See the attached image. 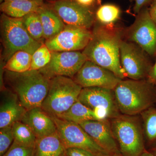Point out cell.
<instances>
[{
  "label": "cell",
  "mask_w": 156,
  "mask_h": 156,
  "mask_svg": "<svg viewBox=\"0 0 156 156\" xmlns=\"http://www.w3.org/2000/svg\"><path fill=\"white\" fill-rule=\"evenodd\" d=\"M92 32V38L82 52L88 60L123 80L126 75L120 60V35L104 27H96Z\"/></svg>",
  "instance_id": "cell-1"
},
{
  "label": "cell",
  "mask_w": 156,
  "mask_h": 156,
  "mask_svg": "<svg viewBox=\"0 0 156 156\" xmlns=\"http://www.w3.org/2000/svg\"><path fill=\"white\" fill-rule=\"evenodd\" d=\"M6 83L27 110L41 107L50 87V78L40 70L23 73L5 70Z\"/></svg>",
  "instance_id": "cell-2"
},
{
  "label": "cell",
  "mask_w": 156,
  "mask_h": 156,
  "mask_svg": "<svg viewBox=\"0 0 156 156\" xmlns=\"http://www.w3.org/2000/svg\"><path fill=\"white\" fill-rule=\"evenodd\" d=\"M154 85L145 80H122L114 89L120 112L136 115L156 103Z\"/></svg>",
  "instance_id": "cell-3"
},
{
  "label": "cell",
  "mask_w": 156,
  "mask_h": 156,
  "mask_svg": "<svg viewBox=\"0 0 156 156\" xmlns=\"http://www.w3.org/2000/svg\"><path fill=\"white\" fill-rule=\"evenodd\" d=\"M110 120L113 134L122 155H141L145 149L143 127L139 117L121 114Z\"/></svg>",
  "instance_id": "cell-4"
},
{
  "label": "cell",
  "mask_w": 156,
  "mask_h": 156,
  "mask_svg": "<svg viewBox=\"0 0 156 156\" xmlns=\"http://www.w3.org/2000/svg\"><path fill=\"white\" fill-rule=\"evenodd\" d=\"M1 30L3 56L6 62L17 51H25L32 55L43 44L31 37L22 18H13L2 14Z\"/></svg>",
  "instance_id": "cell-5"
},
{
  "label": "cell",
  "mask_w": 156,
  "mask_h": 156,
  "mask_svg": "<svg viewBox=\"0 0 156 156\" xmlns=\"http://www.w3.org/2000/svg\"><path fill=\"white\" fill-rule=\"evenodd\" d=\"M82 88L72 78L56 76L51 78L41 108L51 116L58 117L78 100Z\"/></svg>",
  "instance_id": "cell-6"
},
{
  "label": "cell",
  "mask_w": 156,
  "mask_h": 156,
  "mask_svg": "<svg viewBox=\"0 0 156 156\" xmlns=\"http://www.w3.org/2000/svg\"><path fill=\"white\" fill-rule=\"evenodd\" d=\"M52 117L56 124L57 132L65 149L77 147L92 152L96 156L108 154L99 146L79 124Z\"/></svg>",
  "instance_id": "cell-7"
},
{
  "label": "cell",
  "mask_w": 156,
  "mask_h": 156,
  "mask_svg": "<svg viewBox=\"0 0 156 156\" xmlns=\"http://www.w3.org/2000/svg\"><path fill=\"white\" fill-rule=\"evenodd\" d=\"M51 55L50 63L39 70L50 79L56 76L73 79L88 60L83 52L79 51L51 52Z\"/></svg>",
  "instance_id": "cell-8"
},
{
  "label": "cell",
  "mask_w": 156,
  "mask_h": 156,
  "mask_svg": "<svg viewBox=\"0 0 156 156\" xmlns=\"http://www.w3.org/2000/svg\"><path fill=\"white\" fill-rule=\"evenodd\" d=\"M128 39L151 56L156 54V24L149 9H142L128 32Z\"/></svg>",
  "instance_id": "cell-9"
},
{
  "label": "cell",
  "mask_w": 156,
  "mask_h": 156,
  "mask_svg": "<svg viewBox=\"0 0 156 156\" xmlns=\"http://www.w3.org/2000/svg\"><path fill=\"white\" fill-rule=\"evenodd\" d=\"M92 37L89 29L66 25L63 30L45 44L51 52L80 51L84 50Z\"/></svg>",
  "instance_id": "cell-10"
},
{
  "label": "cell",
  "mask_w": 156,
  "mask_h": 156,
  "mask_svg": "<svg viewBox=\"0 0 156 156\" xmlns=\"http://www.w3.org/2000/svg\"><path fill=\"white\" fill-rule=\"evenodd\" d=\"M51 7L65 25L89 29L95 21V14L90 7L76 0H56Z\"/></svg>",
  "instance_id": "cell-11"
},
{
  "label": "cell",
  "mask_w": 156,
  "mask_h": 156,
  "mask_svg": "<svg viewBox=\"0 0 156 156\" xmlns=\"http://www.w3.org/2000/svg\"><path fill=\"white\" fill-rule=\"evenodd\" d=\"M73 79L83 88L98 87L112 90L122 80L111 71L89 60Z\"/></svg>",
  "instance_id": "cell-12"
},
{
  "label": "cell",
  "mask_w": 156,
  "mask_h": 156,
  "mask_svg": "<svg viewBox=\"0 0 156 156\" xmlns=\"http://www.w3.org/2000/svg\"><path fill=\"white\" fill-rule=\"evenodd\" d=\"M120 56L126 76L134 80L147 77L151 66L141 50L134 44L121 40Z\"/></svg>",
  "instance_id": "cell-13"
},
{
  "label": "cell",
  "mask_w": 156,
  "mask_h": 156,
  "mask_svg": "<svg viewBox=\"0 0 156 156\" xmlns=\"http://www.w3.org/2000/svg\"><path fill=\"white\" fill-rule=\"evenodd\" d=\"M78 100L92 110H105L108 112L110 119L121 114L112 89L98 87L83 88Z\"/></svg>",
  "instance_id": "cell-14"
},
{
  "label": "cell",
  "mask_w": 156,
  "mask_h": 156,
  "mask_svg": "<svg viewBox=\"0 0 156 156\" xmlns=\"http://www.w3.org/2000/svg\"><path fill=\"white\" fill-rule=\"evenodd\" d=\"M79 124L99 146L109 153H120L112 131L110 119L88 120Z\"/></svg>",
  "instance_id": "cell-15"
},
{
  "label": "cell",
  "mask_w": 156,
  "mask_h": 156,
  "mask_svg": "<svg viewBox=\"0 0 156 156\" xmlns=\"http://www.w3.org/2000/svg\"><path fill=\"white\" fill-rule=\"evenodd\" d=\"M21 122L30 127L37 139L57 132V128L52 117L41 107L27 111Z\"/></svg>",
  "instance_id": "cell-16"
},
{
  "label": "cell",
  "mask_w": 156,
  "mask_h": 156,
  "mask_svg": "<svg viewBox=\"0 0 156 156\" xmlns=\"http://www.w3.org/2000/svg\"><path fill=\"white\" fill-rule=\"evenodd\" d=\"M5 97L0 107V128L21 121L27 111L13 92Z\"/></svg>",
  "instance_id": "cell-17"
},
{
  "label": "cell",
  "mask_w": 156,
  "mask_h": 156,
  "mask_svg": "<svg viewBox=\"0 0 156 156\" xmlns=\"http://www.w3.org/2000/svg\"><path fill=\"white\" fill-rule=\"evenodd\" d=\"M44 5V0L6 1L1 3L3 14L15 18H23L32 12H37Z\"/></svg>",
  "instance_id": "cell-18"
},
{
  "label": "cell",
  "mask_w": 156,
  "mask_h": 156,
  "mask_svg": "<svg viewBox=\"0 0 156 156\" xmlns=\"http://www.w3.org/2000/svg\"><path fill=\"white\" fill-rule=\"evenodd\" d=\"M41 19L44 30V38L46 40L53 37L65 27L52 7L44 4L37 11Z\"/></svg>",
  "instance_id": "cell-19"
},
{
  "label": "cell",
  "mask_w": 156,
  "mask_h": 156,
  "mask_svg": "<svg viewBox=\"0 0 156 156\" xmlns=\"http://www.w3.org/2000/svg\"><path fill=\"white\" fill-rule=\"evenodd\" d=\"M66 149L57 132L37 139L33 156H59Z\"/></svg>",
  "instance_id": "cell-20"
},
{
  "label": "cell",
  "mask_w": 156,
  "mask_h": 156,
  "mask_svg": "<svg viewBox=\"0 0 156 156\" xmlns=\"http://www.w3.org/2000/svg\"><path fill=\"white\" fill-rule=\"evenodd\" d=\"M57 118L78 124L88 120H97L94 111L84 105L79 100L67 111Z\"/></svg>",
  "instance_id": "cell-21"
},
{
  "label": "cell",
  "mask_w": 156,
  "mask_h": 156,
  "mask_svg": "<svg viewBox=\"0 0 156 156\" xmlns=\"http://www.w3.org/2000/svg\"><path fill=\"white\" fill-rule=\"evenodd\" d=\"M32 55L25 51L14 53L6 62L4 69L14 73H23L30 69Z\"/></svg>",
  "instance_id": "cell-22"
},
{
  "label": "cell",
  "mask_w": 156,
  "mask_h": 156,
  "mask_svg": "<svg viewBox=\"0 0 156 156\" xmlns=\"http://www.w3.org/2000/svg\"><path fill=\"white\" fill-rule=\"evenodd\" d=\"M12 128L14 142L24 146L35 147L37 139L29 126L19 121L14 123Z\"/></svg>",
  "instance_id": "cell-23"
},
{
  "label": "cell",
  "mask_w": 156,
  "mask_h": 156,
  "mask_svg": "<svg viewBox=\"0 0 156 156\" xmlns=\"http://www.w3.org/2000/svg\"><path fill=\"white\" fill-rule=\"evenodd\" d=\"M144 134L151 143L156 142V108L152 106L140 114Z\"/></svg>",
  "instance_id": "cell-24"
},
{
  "label": "cell",
  "mask_w": 156,
  "mask_h": 156,
  "mask_svg": "<svg viewBox=\"0 0 156 156\" xmlns=\"http://www.w3.org/2000/svg\"><path fill=\"white\" fill-rule=\"evenodd\" d=\"M22 18L24 26L31 37L40 42L41 39L44 38V30L37 12H32Z\"/></svg>",
  "instance_id": "cell-25"
},
{
  "label": "cell",
  "mask_w": 156,
  "mask_h": 156,
  "mask_svg": "<svg viewBox=\"0 0 156 156\" xmlns=\"http://www.w3.org/2000/svg\"><path fill=\"white\" fill-rule=\"evenodd\" d=\"M121 11L118 6L107 4L100 6L95 13L96 19L105 25H110L119 18Z\"/></svg>",
  "instance_id": "cell-26"
},
{
  "label": "cell",
  "mask_w": 156,
  "mask_h": 156,
  "mask_svg": "<svg viewBox=\"0 0 156 156\" xmlns=\"http://www.w3.org/2000/svg\"><path fill=\"white\" fill-rule=\"evenodd\" d=\"M51 52L49 48L43 44L32 54L31 64L30 70H39L50 63L51 59Z\"/></svg>",
  "instance_id": "cell-27"
},
{
  "label": "cell",
  "mask_w": 156,
  "mask_h": 156,
  "mask_svg": "<svg viewBox=\"0 0 156 156\" xmlns=\"http://www.w3.org/2000/svg\"><path fill=\"white\" fill-rule=\"evenodd\" d=\"M12 126L0 128V156H3L14 142Z\"/></svg>",
  "instance_id": "cell-28"
},
{
  "label": "cell",
  "mask_w": 156,
  "mask_h": 156,
  "mask_svg": "<svg viewBox=\"0 0 156 156\" xmlns=\"http://www.w3.org/2000/svg\"><path fill=\"white\" fill-rule=\"evenodd\" d=\"M35 147H29L13 142L3 156H33Z\"/></svg>",
  "instance_id": "cell-29"
},
{
  "label": "cell",
  "mask_w": 156,
  "mask_h": 156,
  "mask_svg": "<svg viewBox=\"0 0 156 156\" xmlns=\"http://www.w3.org/2000/svg\"><path fill=\"white\" fill-rule=\"evenodd\" d=\"M65 153L66 156H96L89 151L77 147L66 149Z\"/></svg>",
  "instance_id": "cell-30"
},
{
  "label": "cell",
  "mask_w": 156,
  "mask_h": 156,
  "mask_svg": "<svg viewBox=\"0 0 156 156\" xmlns=\"http://www.w3.org/2000/svg\"><path fill=\"white\" fill-rule=\"evenodd\" d=\"M134 1L135 4L133 11L135 14H137L142 9L147 8L148 5L152 3L153 0H134Z\"/></svg>",
  "instance_id": "cell-31"
},
{
  "label": "cell",
  "mask_w": 156,
  "mask_h": 156,
  "mask_svg": "<svg viewBox=\"0 0 156 156\" xmlns=\"http://www.w3.org/2000/svg\"><path fill=\"white\" fill-rule=\"evenodd\" d=\"M147 80L151 83L155 85L156 84V58L153 66H151L147 76Z\"/></svg>",
  "instance_id": "cell-32"
},
{
  "label": "cell",
  "mask_w": 156,
  "mask_h": 156,
  "mask_svg": "<svg viewBox=\"0 0 156 156\" xmlns=\"http://www.w3.org/2000/svg\"><path fill=\"white\" fill-rule=\"evenodd\" d=\"M149 11L151 18L156 24V2H153L151 3Z\"/></svg>",
  "instance_id": "cell-33"
},
{
  "label": "cell",
  "mask_w": 156,
  "mask_h": 156,
  "mask_svg": "<svg viewBox=\"0 0 156 156\" xmlns=\"http://www.w3.org/2000/svg\"><path fill=\"white\" fill-rule=\"evenodd\" d=\"M81 5L87 7H90L95 2V0H76Z\"/></svg>",
  "instance_id": "cell-34"
},
{
  "label": "cell",
  "mask_w": 156,
  "mask_h": 156,
  "mask_svg": "<svg viewBox=\"0 0 156 156\" xmlns=\"http://www.w3.org/2000/svg\"><path fill=\"white\" fill-rule=\"evenodd\" d=\"M140 156H156L153 153L151 152L145 150Z\"/></svg>",
  "instance_id": "cell-35"
},
{
  "label": "cell",
  "mask_w": 156,
  "mask_h": 156,
  "mask_svg": "<svg viewBox=\"0 0 156 156\" xmlns=\"http://www.w3.org/2000/svg\"><path fill=\"white\" fill-rule=\"evenodd\" d=\"M101 156H123L121 153H115L109 154H108Z\"/></svg>",
  "instance_id": "cell-36"
},
{
  "label": "cell",
  "mask_w": 156,
  "mask_h": 156,
  "mask_svg": "<svg viewBox=\"0 0 156 156\" xmlns=\"http://www.w3.org/2000/svg\"><path fill=\"white\" fill-rule=\"evenodd\" d=\"M22 1V0H0V2L1 3L3 2H6V1Z\"/></svg>",
  "instance_id": "cell-37"
},
{
  "label": "cell",
  "mask_w": 156,
  "mask_h": 156,
  "mask_svg": "<svg viewBox=\"0 0 156 156\" xmlns=\"http://www.w3.org/2000/svg\"><path fill=\"white\" fill-rule=\"evenodd\" d=\"M153 153L156 156V148L154 149V152Z\"/></svg>",
  "instance_id": "cell-38"
},
{
  "label": "cell",
  "mask_w": 156,
  "mask_h": 156,
  "mask_svg": "<svg viewBox=\"0 0 156 156\" xmlns=\"http://www.w3.org/2000/svg\"><path fill=\"white\" fill-rule=\"evenodd\" d=\"M59 156H66V154L65 152L64 153L62 154H61V155H60Z\"/></svg>",
  "instance_id": "cell-39"
},
{
  "label": "cell",
  "mask_w": 156,
  "mask_h": 156,
  "mask_svg": "<svg viewBox=\"0 0 156 156\" xmlns=\"http://www.w3.org/2000/svg\"><path fill=\"white\" fill-rule=\"evenodd\" d=\"M153 2H156V0H153Z\"/></svg>",
  "instance_id": "cell-40"
},
{
  "label": "cell",
  "mask_w": 156,
  "mask_h": 156,
  "mask_svg": "<svg viewBox=\"0 0 156 156\" xmlns=\"http://www.w3.org/2000/svg\"><path fill=\"white\" fill-rule=\"evenodd\" d=\"M131 1H132V0H131Z\"/></svg>",
  "instance_id": "cell-41"
},
{
  "label": "cell",
  "mask_w": 156,
  "mask_h": 156,
  "mask_svg": "<svg viewBox=\"0 0 156 156\" xmlns=\"http://www.w3.org/2000/svg\"></svg>",
  "instance_id": "cell-42"
}]
</instances>
